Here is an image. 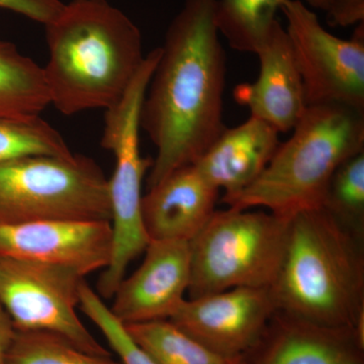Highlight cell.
<instances>
[{
  "label": "cell",
  "mask_w": 364,
  "mask_h": 364,
  "mask_svg": "<svg viewBox=\"0 0 364 364\" xmlns=\"http://www.w3.org/2000/svg\"><path fill=\"white\" fill-rule=\"evenodd\" d=\"M279 11L287 20L306 105L340 104L364 111V23L345 40L328 32L301 0H284Z\"/></svg>",
  "instance_id": "obj_9"
},
{
  "label": "cell",
  "mask_w": 364,
  "mask_h": 364,
  "mask_svg": "<svg viewBox=\"0 0 364 364\" xmlns=\"http://www.w3.org/2000/svg\"><path fill=\"white\" fill-rule=\"evenodd\" d=\"M249 364H364V338L354 328L316 324L277 311Z\"/></svg>",
  "instance_id": "obj_14"
},
{
  "label": "cell",
  "mask_w": 364,
  "mask_h": 364,
  "mask_svg": "<svg viewBox=\"0 0 364 364\" xmlns=\"http://www.w3.org/2000/svg\"><path fill=\"white\" fill-rule=\"evenodd\" d=\"M16 329L6 309L0 304V364H6L7 354L16 337Z\"/></svg>",
  "instance_id": "obj_26"
},
{
  "label": "cell",
  "mask_w": 364,
  "mask_h": 364,
  "mask_svg": "<svg viewBox=\"0 0 364 364\" xmlns=\"http://www.w3.org/2000/svg\"><path fill=\"white\" fill-rule=\"evenodd\" d=\"M256 55L259 58V75L255 82L237 86L235 100L248 107L250 117L265 122L279 133L291 132L308 105L293 46L279 21L267 44Z\"/></svg>",
  "instance_id": "obj_13"
},
{
  "label": "cell",
  "mask_w": 364,
  "mask_h": 364,
  "mask_svg": "<svg viewBox=\"0 0 364 364\" xmlns=\"http://www.w3.org/2000/svg\"><path fill=\"white\" fill-rule=\"evenodd\" d=\"M364 151V111L340 104L308 105L254 183L224 200L236 210L262 208L286 219L322 208L340 165Z\"/></svg>",
  "instance_id": "obj_4"
},
{
  "label": "cell",
  "mask_w": 364,
  "mask_h": 364,
  "mask_svg": "<svg viewBox=\"0 0 364 364\" xmlns=\"http://www.w3.org/2000/svg\"><path fill=\"white\" fill-rule=\"evenodd\" d=\"M50 105L43 67L0 40V116H40Z\"/></svg>",
  "instance_id": "obj_17"
},
{
  "label": "cell",
  "mask_w": 364,
  "mask_h": 364,
  "mask_svg": "<svg viewBox=\"0 0 364 364\" xmlns=\"http://www.w3.org/2000/svg\"><path fill=\"white\" fill-rule=\"evenodd\" d=\"M191 284L188 241H150L142 264L124 277L109 310L124 325L169 320Z\"/></svg>",
  "instance_id": "obj_12"
},
{
  "label": "cell",
  "mask_w": 364,
  "mask_h": 364,
  "mask_svg": "<svg viewBox=\"0 0 364 364\" xmlns=\"http://www.w3.org/2000/svg\"><path fill=\"white\" fill-rule=\"evenodd\" d=\"M279 134L250 117L239 126L225 129L193 165L215 188L224 191V202L262 174L280 145Z\"/></svg>",
  "instance_id": "obj_16"
},
{
  "label": "cell",
  "mask_w": 364,
  "mask_h": 364,
  "mask_svg": "<svg viewBox=\"0 0 364 364\" xmlns=\"http://www.w3.org/2000/svg\"><path fill=\"white\" fill-rule=\"evenodd\" d=\"M6 364H123L111 356L95 355L68 340L45 331H16Z\"/></svg>",
  "instance_id": "obj_22"
},
{
  "label": "cell",
  "mask_w": 364,
  "mask_h": 364,
  "mask_svg": "<svg viewBox=\"0 0 364 364\" xmlns=\"http://www.w3.org/2000/svg\"><path fill=\"white\" fill-rule=\"evenodd\" d=\"M277 312L270 287H235L184 299L169 321L210 350L235 358L249 356Z\"/></svg>",
  "instance_id": "obj_10"
},
{
  "label": "cell",
  "mask_w": 364,
  "mask_h": 364,
  "mask_svg": "<svg viewBox=\"0 0 364 364\" xmlns=\"http://www.w3.org/2000/svg\"><path fill=\"white\" fill-rule=\"evenodd\" d=\"M45 28L50 105L64 116L111 109L145 60L141 31L107 0H72Z\"/></svg>",
  "instance_id": "obj_2"
},
{
  "label": "cell",
  "mask_w": 364,
  "mask_h": 364,
  "mask_svg": "<svg viewBox=\"0 0 364 364\" xmlns=\"http://www.w3.org/2000/svg\"><path fill=\"white\" fill-rule=\"evenodd\" d=\"M272 289L279 312L364 338L363 240L323 208L291 220L284 261Z\"/></svg>",
  "instance_id": "obj_3"
},
{
  "label": "cell",
  "mask_w": 364,
  "mask_h": 364,
  "mask_svg": "<svg viewBox=\"0 0 364 364\" xmlns=\"http://www.w3.org/2000/svg\"><path fill=\"white\" fill-rule=\"evenodd\" d=\"M219 195L193 164L170 173L143 196V223L150 241H191L217 210Z\"/></svg>",
  "instance_id": "obj_15"
},
{
  "label": "cell",
  "mask_w": 364,
  "mask_h": 364,
  "mask_svg": "<svg viewBox=\"0 0 364 364\" xmlns=\"http://www.w3.org/2000/svg\"><path fill=\"white\" fill-rule=\"evenodd\" d=\"M72 268L0 257V304L16 331H45L95 355L111 356L79 318L85 280Z\"/></svg>",
  "instance_id": "obj_8"
},
{
  "label": "cell",
  "mask_w": 364,
  "mask_h": 364,
  "mask_svg": "<svg viewBox=\"0 0 364 364\" xmlns=\"http://www.w3.org/2000/svg\"><path fill=\"white\" fill-rule=\"evenodd\" d=\"M327 23L331 26H347L364 23V0H333L327 11Z\"/></svg>",
  "instance_id": "obj_25"
},
{
  "label": "cell",
  "mask_w": 364,
  "mask_h": 364,
  "mask_svg": "<svg viewBox=\"0 0 364 364\" xmlns=\"http://www.w3.org/2000/svg\"><path fill=\"white\" fill-rule=\"evenodd\" d=\"M79 308L102 333L123 364H156L134 342L124 324L111 312L100 294L86 282L81 287Z\"/></svg>",
  "instance_id": "obj_23"
},
{
  "label": "cell",
  "mask_w": 364,
  "mask_h": 364,
  "mask_svg": "<svg viewBox=\"0 0 364 364\" xmlns=\"http://www.w3.org/2000/svg\"><path fill=\"white\" fill-rule=\"evenodd\" d=\"M305 2L309 6L314 7V9L327 11L331 6L333 0H305Z\"/></svg>",
  "instance_id": "obj_27"
},
{
  "label": "cell",
  "mask_w": 364,
  "mask_h": 364,
  "mask_svg": "<svg viewBox=\"0 0 364 364\" xmlns=\"http://www.w3.org/2000/svg\"><path fill=\"white\" fill-rule=\"evenodd\" d=\"M71 155L61 134L40 116H0V163L28 156Z\"/></svg>",
  "instance_id": "obj_20"
},
{
  "label": "cell",
  "mask_w": 364,
  "mask_h": 364,
  "mask_svg": "<svg viewBox=\"0 0 364 364\" xmlns=\"http://www.w3.org/2000/svg\"><path fill=\"white\" fill-rule=\"evenodd\" d=\"M112 221L109 179L95 160L28 156L0 163V224Z\"/></svg>",
  "instance_id": "obj_7"
},
{
  "label": "cell",
  "mask_w": 364,
  "mask_h": 364,
  "mask_svg": "<svg viewBox=\"0 0 364 364\" xmlns=\"http://www.w3.org/2000/svg\"><path fill=\"white\" fill-rule=\"evenodd\" d=\"M64 6L60 0H0V9L21 14L44 26L52 23Z\"/></svg>",
  "instance_id": "obj_24"
},
{
  "label": "cell",
  "mask_w": 364,
  "mask_h": 364,
  "mask_svg": "<svg viewBox=\"0 0 364 364\" xmlns=\"http://www.w3.org/2000/svg\"><path fill=\"white\" fill-rule=\"evenodd\" d=\"M282 1L215 0V26L232 49L257 54L267 44Z\"/></svg>",
  "instance_id": "obj_19"
},
{
  "label": "cell",
  "mask_w": 364,
  "mask_h": 364,
  "mask_svg": "<svg viewBox=\"0 0 364 364\" xmlns=\"http://www.w3.org/2000/svg\"><path fill=\"white\" fill-rule=\"evenodd\" d=\"M124 326L134 342L156 364H249L248 355H221L169 320Z\"/></svg>",
  "instance_id": "obj_18"
},
{
  "label": "cell",
  "mask_w": 364,
  "mask_h": 364,
  "mask_svg": "<svg viewBox=\"0 0 364 364\" xmlns=\"http://www.w3.org/2000/svg\"><path fill=\"white\" fill-rule=\"evenodd\" d=\"M322 208L363 240L364 151L346 160L333 174Z\"/></svg>",
  "instance_id": "obj_21"
},
{
  "label": "cell",
  "mask_w": 364,
  "mask_h": 364,
  "mask_svg": "<svg viewBox=\"0 0 364 364\" xmlns=\"http://www.w3.org/2000/svg\"><path fill=\"white\" fill-rule=\"evenodd\" d=\"M215 0H184L165 33L140 112L156 148L148 189L193 164L227 128L226 53L215 23Z\"/></svg>",
  "instance_id": "obj_1"
},
{
  "label": "cell",
  "mask_w": 364,
  "mask_h": 364,
  "mask_svg": "<svg viewBox=\"0 0 364 364\" xmlns=\"http://www.w3.org/2000/svg\"><path fill=\"white\" fill-rule=\"evenodd\" d=\"M291 220L262 208L215 210L188 242V299L235 287H272L284 261Z\"/></svg>",
  "instance_id": "obj_5"
},
{
  "label": "cell",
  "mask_w": 364,
  "mask_h": 364,
  "mask_svg": "<svg viewBox=\"0 0 364 364\" xmlns=\"http://www.w3.org/2000/svg\"><path fill=\"white\" fill-rule=\"evenodd\" d=\"M112 255L109 221L0 224V257L60 265L85 277L109 267Z\"/></svg>",
  "instance_id": "obj_11"
},
{
  "label": "cell",
  "mask_w": 364,
  "mask_h": 364,
  "mask_svg": "<svg viewBox=\"0 0 364 364\" xmlns=\"http://www.w3.org/2000/svg\"><path fill=\"white\" fill-rule=\"evenodd\" d=\"M159 56L160 47L146 55L123 98L105 109L102 147L114 155L116 167L109 179L112 255L98 279L100 298L114 296L129 265L145 252L150 242L143 223L142 186L153 160L141 154L140 112Z\"/></svg>",
  "instance_id": "obj_6"
}]
</instances>
